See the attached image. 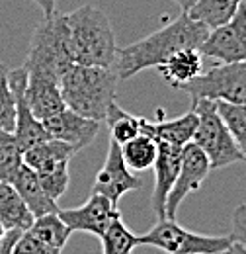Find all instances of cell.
Wrapping results in <instances>:
<instances>
[{"label": "cell", "instance_id": "cell-1", "mask_svg": "<svg viewBox=\"0 0 246 254\" xmlns=\"http://www.w3.org/2000/svg\"><path fill=\"white\" fill-rule=\"evenodd\" d=\"M207 35L209 30L201 22L182 12L176 20L145 39L118 49L114 72L122 80L133 78L145 68H156L180 49H199Z\"/></svg>", "mask_w": 246, "mask_h": 254}, {"label": "cell", "instance_id": "cell-33", "mask_svg": "<svg viewBox=\"0 0 246 254\" xmlns=\"http://www.w3.org/2000/svg\"><path fill=\"white\" fill-rule=\"evenodd\" d=\"M217 254H246V247L241 245V243H237V241H233L225 251H221V253Z\"/></svg>", "mask_w": 246, "mask_h": 254}, {"label": "cell", "instance_id": "cell-4", "mask_svg": "<svg viewBox=\"0 0 246 254\" xmlns=\"http://www.w3.org/2000/svg\"><path fill=\"white\" fill-rule=\"evenodd\" d=\"M70 64L74 63L66 47L62 14L55 12L51 16H43L31 37L30 51L24 64L26 72L59 82Z\"/></svg>", "mask_w": 246, "mask_h": 254}, {"label": "cell", "instance_id": "cell-25", "mask_svg": "<svg viewBox=\"0 0 246 254\" xmlns=\"http://www.w3.org/2000/svg\"><path fill=\"white\" fill-rule=\"evenodd\" d=\"M215 104L246 162V104H229V102H215Z\"/></svg>", "mask_w": 246, "mask_h": 254}, {"label": "cell", "instance_id": "cell-2", "mask_svg": "<svg viewBox=\"0 0 246 254\" xmlns=\"http://www.w3.org/2000/svg\"><path fill=\"white\" fill-rule=\"evenodd\" d=\"M68 55L74 64L114 68L116 33L110 18L96 6H82L70 14H62Z\"/></svg>", "mask_w": 246, "mask_h": 254}, {"label": "cell", "instance_id": "cell-26", "mask_svg": "<svg viewBox=\"0 0 246 254\" xmlns=\"http://www.w3.org/2000/svg\"><path fill=\"white\" fill-rule=\"evenodd\" d=\"M22 149L14 133L0 129V180L10 182L22 166Z\"/></svg>", "mask_w": 246, "mask_h": 254}, {"label": "cell", "instance_id": "cell-30", "mask_svg": "<svg viewBox=\"0 0 246 254\" xmlns=\"http://www.w3.org/2000/svg\"><path fill=\"white\" fill-rule=\"evenodd\" d=\"M233 241L241 243L246 247V203H241L233 211V227H231Z\"/></svg>", "mask_w": 246, "mask_h": 254}, {"label": "cell", "instance_id": "cell-21", "mask_svg": "<svg viewBox=\"0 0 246 254\" xmlns=\"http://www.w3.org/2000/svg\"><path fill=\"white\" fill-rule=\"evenodd\" d=\"M122 157L129 170H151L158 157V141L147 133H139L122 145Z\"/></svg>", "mask_w": 246, "mask_h": 254}, {"label": "cell", "instance_id": "cell-27", "mask_svg": "<svg viewBox=\"0 0 246 254\" xmlns=\"http://www.w3.org/2000/svg\"><path fill=\"white\" fill-rule=\"evenodd\" d=\"M16 127V100L10 88L8 68L0 64V129L14 133Z\"/></svg>", "mask_w": 246, "mask_h": 254}, {"label": "cell", "instance_id": "cell-32", "mask_svg": "<svg viewBox=\"0 0 246 254\" xmlns=\"http://www.w3.org/2000/svg\"><path fill=\"white\" fill-rule=\"evenodd\" d=\"M30 2H33L35 6H39V8H41L43 16H51V14H55V12H57V10H55L57 0H30Z\"/></svg>", "mask_w": 246, "mask_h": 254}, {"label": "cell", "instance_id": "cell-18", "mask_svg": "<svg viewBox=\"0 0 246 254\" xmlns=\"http://www.w3.org/2000/svg\"><path fill=\"white\" fill-rule=\"evenodd\" d=\"M78 151L64 143V141H59V139H45L37 145H33L30 149H26L22 153V160L26 166H30L35 174L39 172H45L61 162H70V159L76 155Z\"/></svg>", "mask_w": 246, "mask_h": 254}, {"label": "cell", "instance_id": "cell-15", "mask_svg": "<svg viewBox=\"0 0 246 254\" xmlns=\"http://www.w3.org/2000/svg\"><path fill=\"white\" fill-rule=\"evenodd\" d=\"M195 129H197V114L193 108L185 112L184 116L168 122H162V120L151 122L143 118V133L154 137L158 143H168L176 147H184L187 143H191Z\"/></svg>", "mask_w": 246, "mask_h": 254}, {"label": "cell", "instance_id": "cell-29", "mask_svg": "<svg viewBox=\"0 0 246 254\" xmlns=\"http://www.w3.org/2000/svg\"><path fill=\"white\" fill-rule=\"evenodd\" d=\"M14 254H61V251L41 243L39 239H35L30 231H24L14 247Z\"/></svg>", "mask_w": 246, "mask_h": 254}, {"label": "cell", "instance_id": "cell-8", "mask_svg": "<svg viewBox=\"0 0 246 254\" xmlns=\"http://www.w3.org/2000/svg\"><path fill=\"white\" fill-rule=\"evenodd\" d=\"M199 51L221 63L246 61V2H243L237 14L223 26L211 30Z\"/></svg>", "mask_w": 246, "mask_h": 254}, {"label": "cell", "instance_id": "cell-28", "mask_svg": "<svg viewBox=\"0 0 246 254\" xmlns=\"http://www.w3.org/2000/svg\"><path fill=\"white\" fill-rule=\"evenodd\" d=\"M43 190L47 191V195L51 199H59L62 193L68 188V182H70V174H68V162H61L45 172H39L37 174Z\"/></svg>", "mask_w": 246, "mask_h": 254}, {"label": "cell", "instance_id": "cell-6", "mask_svg": "<svg viewBox=\"0 0 246 254\" xmlns=\"http://www.w3.org/2000/svg\"><path fill=\"white\" fill-rule=\"evenodd\" d=\"M137 239L139 247H154L166 254H217L233 243L231 235H199L182 227L176 219H158Z\"/></svg>", "mask_w": 246, "mask_h": 254}, {"label": "cell", "instance_id": "cell-19", "mask_svg": "<svg viewBox=\"0 0 246 254\" xmlns=\"http://www.w3.org/2000/svg\"><path fill=\"white\" fill-rule=\"evenodd\" d=\"M33 213L24 203L22 195L10 184L0 180V221L4 229H20L26 231L33 223Z\"/></svg>", "mask_w": 246, "mask_h": 254}, {"label": "cell", "instance_id": "cell-34", "mask_svg": "<svg viewBox=\"0 0 246 254\" xmlns=\"http://www.w3.org/2000/svg\"><path fill=\"white\" fill-rule=\"evenodd\" d=\"M4 231H6V229H4V225H2V221H0V235H2Z\"/></svg>", "mask_w": 246, "mask_h": 254}, {"label": "cell", "instance_id": "cell-23", "mask_svg": "<svg viewBox=\"0 0 246 254\" xmlns=\"http://www.w3.org/2000/svg\"><path fill=\"white\" fill-rule=\"evenodd\" d=\"M104 254H131L139 247L137 235L123 223L122 215H116L106 231L100 235Z\"/></svg>", "mask_w": 246, "mask_h": 254}, {"label": "cell", "instance_id": "cell-5", "mask_svg": "<svg viewBox=\"0 0 246 254\" xmlns=\"http://www.w3.org/2000/svg\"><path fill=\"white\" fill-rule=\"evenodd\" d=\"M191 108L197 114V129L191 143H195L207 157L211 168H225L235 162H243V153L239 151L229 127L225 126L217 104L213 100H195Z\"/></svg>", "mask_w": 246, "mask_h": 254}, {"label": "cell", "instance_id": "cell-11", "mask_svg": "<svg viewBox=\"0 0 246 254\" xmlns=\"http://www.w3.org/2000/svg\"><path fill=\"white\" fill-rule=\"evenodd\" d=\"M57 213L72 233H90L96 237H100L112 219L120 215L118 205H114L106 195L94 191L80 207L59 209Z\"/></svg>", "mask_w": 246, "mask_h": 254}, {"label": "cell", "instance_id": "cell-17", "mask_svg": "<svg viewBox=\"0 0 246 254\" xmlns=\"http://www.w3.org/2000/svg\"><path fill=\"white\" fill-rule=\"evenodd\" d=\"M156 70L172 88L180 90L184 84L203 72V53L199 49H180L158 64Z\"/></svg>", "mask_w": 246, "mask_h": 254}, {"label": "cell", "instance_id": "cell-24", "mask_svg": "<svg viewBox=\"0 0 246 254\" xmlns=\"http://www.w3.org/2000/svg\"><path fill=\"white\" fill-rule=\"evenodd\" d=\"M106 124L110 126V139L116 141L120 147L125 145L127 141H131L133 137H137L139 133H143V118H137L125 112L118 102L112 104Z\"/></svg>", "mask_w": 246, "mask_h": 254}, {"label": "cell", "instance_id": "cell-22", "mask_svg": "<svg viewBox=\"0 0 246 254\" xmlns=\"http://www.w3.org/2000/svg\"><path fill=\"white\" fill-rule=\"evenodd\" d=\"M26 231H30L35 239H39L41 243H45V245H49V247H53V249H57L61 253L62 249L66 247V243L70 239V233H72L59 217L57 211L41 215V217H35L33 223L30 225V229H26Z\"/></svg>", "mask_w": 246, "mask_h": 254}, {"label": "cell", "instance_id": "cell-31", "mask_svg": "<svg viewBox=\"0 0 246 254\" xmlns=\"http://www.w3.org/2000/svg\"><path fill=\"white\" fill-rule=\"evenodd\" d=\"M24 231L20 229H6L0 235V254H14V247Z\"/></svg>", "mask_w": 246, "mask_h": 254}, {"label": "cell", "instance_id": "cell-13", "mask_svg": "<svg viewBox=\"0 0 246 254\" xmlns=\"http://www.w3.org/2000/svg\"><path fill=\"white\" fill-rule=\"evenodd\" d=\"M182 162V147L158 143V157L154 162V190L151 197L153 211L158 219H166V199L172 190Z\"/></svg>", "mask_w": 246, "mask_h": 254}, {"label": "cell", "instance_id": "cell-10", "mask_svg": "<svg viewBox=\"0 0 246 254\" xmlns=\"http://www.w3.org/2000/svg\"><path fill=\"white\" fill-rule=\"evenodd\" d=\"M143 186L141 178H137L125 164L122 157V147L110 139V147H108V157L104 160L102 168L98 170L96 178H94V193H102L106 195L114 205H118V201L122 199L127 191L139 190Z\"/></svg>", "mask_w": 246, "mask_h": 254}, {"label": "cell", "instance_id": "cell-20", "mask_svg": "<svg viewBox=\"0 0 246 254\" xmlns=\"http://www.w3.org/2000/svg\"><path fill=\"white\" fill-rule=\"evenodd\" d=\"M245 0H197L193 8L187 12L193 20L201 22L209 32L227 24L239 10Z\"/></svg>", "mask_w": 246, "mask_h": 254}, {"label": "cell", "instance_id": "cell-9", "mask_svg": "<svg viewBox=\"0 0 246 254\" xmlns=\"http://www.w3.org/2000/svg\"><path fill=\"white\" fill-rule=\"evenodd\" d=\"M209 170H211L209 160L195 143H187L182 147L180 172H178V178H176L172 190L168 193V199H166V211H164L166 219H176L180 203L189 193H193V191L201 188Z\"/></svg>", "mask_w": 246, "mask_h": 254}, {"label": "cell", "instance_id": "cell-35", "mask_svg": "<svg viewBox=\"0 0 246 254\" xmlns=\"http://www.w3.org/2000/svg\"><path fill=\"white\" fill-rule=\"evenodd\" d=\"M245 2H246V0H245Z\"/></svg>", "mask_w": 246, "mask_h": 254}, {"label": "cell", "instance_id": "cell-7", "mask_svg": "<svg viewBox=\"0 0 246 254\" xmlns=\"http://www.w3.org/2000/svg\"><path fill=\"white\" fill-rule=\"evenodd\" d=\"M180 90L187 92L191 102L213 100L246 104V61L215 64L184 84Z\"/></svg>", "mask_w": 246, "mask_h": 254}, {"label": "cell", "instance_id": "cell-14", "mask_svg": "<svg viewBox=\"0 0 246 254\" xmlns=\"http://www.w3.org/2000/svg\"><path fill=\"white\" fill-rule=\"evenodd\" d=\"M26 102L30 106L31 114L39 122L49 120L51 116L59 114L66 108L64 102H62L59 82L51 80V78H45V76H35V74H28Z\"/></svg>", "mask_w": 246, "mask_h": 254}, {"label": "cell", "instance_id": "cell-16", "mask_svg": "<svg viewBox=\"0 0 246 254\" xmlns=\"http://www.w3.org/2000/svg\"><path fill=\"white\" fill-rule=\"evenodd\" d=\"M10 184L22 195L24 203L28 205V209L33 213V217H41V215L59 211L57 201L47 195V191L43 190L37 174L31 170L30 166H26L24 162L18 168V172L14 174V178L10 180Z\"/></svg>", "mask_w": 246, "mask_h": 254}, {"label": "cell", "instance_id": "cell-3", "mask_svg": "<svg viewBox=\"0 0 246 254\" xmlns=\"http://www.w3.org/2000/svg\"><path fill=\"white\" fill-rule=\"evenodd\" d=\"M118 74L114 68L70 64L61 76L62 102L68 110L96 122H106L116 102Z\"/></svg>", "mask_w": 246, "mask_h": 254}, {"label": "cell", "instance_id": "cell-12", "mask_svg": "<svg viewBox=\"0 0 246 254\" xmlns=\"http://www.w3.org/2000/svg\"><path fill=\"white\" fill-rule=\"evenodd\" d=\"M41 124L51 139L64 141V143L72 145L76 151H82L88 145H92L94 139L100 133V122L88 120L68 108H64L62 112L51 116L49 120H45Z\"/></svg>", "mask_w": 246, "mask_h": 254}]
</instances>
